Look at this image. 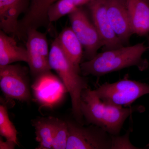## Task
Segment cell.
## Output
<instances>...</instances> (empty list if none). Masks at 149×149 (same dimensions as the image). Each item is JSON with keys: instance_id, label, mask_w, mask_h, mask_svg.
<instances>
[{"instance_id": "5b68a950", "label": "cell", "mask_w": 149, "mask_h": 149, "mask_svg": "<svg viewBox=\"0 0 149 149\" xmlns=\"http://www.w3.org/2000/svg\"><path fill=\"white\" fill-rule=\"evenodd\" d=\"M68 137L66 149H111L112 137L102 128L84 126L77 121L67 120Z\"/></svg>"}, {"instance_id": "277c9868", "label": "cell", "mask_w": 149, "mask_h": 149, "mask_svg": "<svg viewBox=\"0 0 149 149\" xmlns=\"http://www.w3.org/2000/svg\"><path fill=\"white\" fill-rule=\"evenodd\" d=\"M105 103L118 107H128L136 100L149 95V84L130 80L128 75L113 83L108 82L94 90Z\"/></svg>"}, {"instance_id": "8fae6325", "label": "cell", "mask_w": 149, "mask_h": 149, "mask_svg": "<svg viewBox=\"0 0 149 149\" xmlns=\"http://www.w3.org/2000/svg\"><path fill=\"white\" fill-rule=\"evenodd\" d=\"M31 0H0V27L7 34L18 37V18L27 11Z\"/></svg>"}, {"instance_id": "3957f363", "label": "cell", "mask_w": 149, "mask_h": 149, "mask_svg": "<svg viewBox=\"0 0 149 149\" xmlns=\"http://www.w3.org/2000/svg\"><path fill=\"white\" fill-rule=\"evenodd\" d=\"M49 63L51 69L58 74L66 90L71 97L72 114L75 120L84 124V118L81 111V99L82 92L89 88L88 82L80 75L72 63L67 57L55 39L50 50Z\"/></svg>"}, {"instance_id": "9c48e42d", "label": "cell", "mask_w": 149, "mask_h": 149, "mask_svg": "<svg viewBox=\"0 0 149 149\" xmlns=\"http://www.w3.org/2000/svg\"><path fill=\"white\" fill-rule=\"evenodd\" d=\"M94 25L103 44V50H110L124 46L116 34L107 14L105 0H93L86 5Z\"/></svg>"}, {"instance_id": "6da1fadb", "label": "cell", "mask_w": 149, "mask_h": 149, "mask_svg": "<svg viewBox=\"0 0 149 149\" xmlns=\"http://www.w3.org/2000/svg\"><path fill=\"white\" fill-rule=\"evenodd\" d=\"M149 47L144 42L132 46H124L97 53L93 58L80 64L81 73L84 76L100 77L130 67L144 71L149 67L148 61L143 58Z\"/></svg>"}, {"instance_id": "4fadbf2b", "label": "cell", "mask_w": 149, "mask_h": 149, "mask_svg": "<svg viewBox=\"0 0 149 149\" xmlns=\"http://www.w3.org/2000/svg\"><path fill=\"white\" fill-rule=\"evenodd\" d=\"M56 38L67 57L81 73L80 65L84 54L83 48L72 28H64Z\"/></svg>"}, {"instance_id": "ffe728a7", "label": "cell", "mask_w": 149, "mask_h": 149, "mask_svg": "<svg viewBox=\"0 0 149 149\" xmlns=\"http://www.w3.org/2000/svg\"><path fill=\"white\" fill-rule=\"evenodd\" d=\"M17 144L13 141H4L1 137L0 139V149H13L15 148Z\"/></svg>"}, {"instance_id": "8992f818", "label": "cell", "mask_w": 149, "mask_h": 149, "mask_svg": "<svg viewBox=\"0 0 149 149\" xmlns=\"http://www.w3.org/2000/svg\"><path fill=\"white\" fill-rule=\"evenodd\" d=\"M71 28L82 44L83 56L88 60L94 58L103 44L95 26L83 6L68 15Z\"/></svg>"}, {"instance_id": "30bf717a", "label": "cell", "mask_w": 149, "mask_h": 149, "mask_svg": "<svg viewBox=\"0 0 149 149\" xmlns=\"http://www.w3.org/2000/svg\"><path fill=\"white\" fill-rule=\"evenodd\" d=\"M128 0H105L107 14L116 34L124 46L133 35L128 10Z\"/></svg>"}, {"instance_id": "44dd1931", "label": "cell", "mask_w": 149, "mask_h": 149, "mask_svg": "<svg viewBox=\"0 0 149 149\" xmlns=\"http://www.w3.org/2000/svg\"><path fill=\"white\" fill-rule=\"evenodd\" d=\"M148 41H149V47H149V38Z\"/></svg>"}, {"instance_id": "7402d4cb", "label": "cell", "mask_w": 149, "mask_h": 149, "mask_svg": "<svg viewBox=\"0 0 149 149\" xmlns=\"http://www.w3.org/2000/svg\"><path fill=\"white\" fill-rule=\"evenodd\" d=\"M148 146H149V144H148Z\"/></svg>"}, {"instance_id": "9a60e30c", "label": "cell", "mask_w": 149, "mask_h": 149, "mask_svg": "<svg viewBox=\"0 0 149 149\" xmlns=\"http://www.w3.org/2000/svg\"><path fill=\"white\" fill-rule=\"evenodd\" d=\"M56 118H42L32 121L35 128L36 141L39 143L37 149H50L52 148Z\"/></svg>"}, {"instance_id": "52a82bcc", "label": "cell", "mask_w": 149, "mask_h": 149, "mask_svg": "<svg viewBox=\"0 0 149 149\" xmlns=\"http://www.w3.org/2000/svg\"><path fill=\"white\" fill-rule=\"evenodd\" d=\"M0 87L7 98L27 102L31 99L27 69L19 65L0 66Z\"/></svg>"}, {"instance_id": "7c38bea8", "label": "cell", "mask_w": 149, "mask_h": 149, "mask_svg": "<svg viewBox=\"0 0 149 149\" xmlns=\"http://www.w3.org/2000/svg\"><path fill=\"white\" fill-rule=\"evenodd\" d=\"M128 4L132 34L147 36L149 33V0H128Z\"/></svg>"}, {"instance_id": "7a4b0ae2", "label": "cell", "mask_w": 149, "mask_h": 149, "mask_svg": "<svg viewBox=\"0 0 149 149\" xmlns=\"http://www.w3.org/2000/svg\"><path fill=\"white\" fill-rule=\"evenodd\" d=\"M81 111L88 124L97 125L112 136H118L128 117L136 112L143 111L144 107L142 106L123 107L108 104L89 88L82 92Z\"/></svg>"}, {"instance_id": "d6986e66", "label": "cell", "mask_w": 149, "mask_h": 149, "mask_svg": "<svg viewBox=\"0 0 149 149\" xmlns=\"http://www.w3.org/2000/svg\"><path fill=\"white\" fill-rule=\"evenodd\" d=\"M131 130L130 129L123 136H112L111 149H140L133 146L129 139Z\"/></svg>"}, {"instance_id": "ac0fdd59", "label": "cell", "mask_w": 149, "mask_h": 149, "mask_svg": "<svg viewBox=\"0 0 149 149\" xmlns=\"http://www.w3.org/2000/svg\"><path fill=\"white\" fill-rule=\"evenodd\" d=\"M68 137V128L66 121L56 118L52 149H66Z\"/></svg>"}, {"instance_id": "5bb4252c", "label": "cell", "mask_w": 149, "mask_h": 149, "mask_svg": "<svg viewBox=\"0 0 149 149\" xmlns=\"http://www.w3.org/2000/svg\"><path fill=\"white\" fill-rule=\"evenodd\" d=\"M28 56L26 48L17 45L14 37L0 32V66L11 64L17 61L28 63Z\"/></svg>"}, {"instance_id": "ba28073f", "label": "cell", "mask_w": 149, "mask_h": 149, "mask_svg": "<svg viewBox=\"0 0 149 149\" xmlns=\"http://www.w3.org/2000/svg\"><path fill=\"white\" fill-rule=\"evenodd\" d=\"M26 48L30 71L36 77L50 71L49 50L47 35L37 29L31 28L26 33Z\"/></svg>"}, {"instance_id": "e0dca14e", "label": "cell", "mask_w": 149, "mask_h": 149, "mask_svg": "<svg viewBox=\"0 0 149 149\" xmlns=\"http://www.w3.org/2000/svg\"><path fill=\"white\" fill-rule=\"evenodd\" d=\"M17 131L10 119L6 107L0 105V134L8 141H13L18 145Z\"/></svg>"}, {"instance_id": "2e32d148", "label": "cell", "mask_w": 149, "mask_h": 149, "mask_svg": "<svg viewBox=\"0 0 149 149\" xmlns=\"http://www.w3.org/2000/svg\"><path fill=\"white\" fill-rule=\"evenodd\" d=\"M93 0H58L49 7L47 18L50 23L56 21L74 11L76 9L86 5Z\"/></svg>"}]
</instances>
